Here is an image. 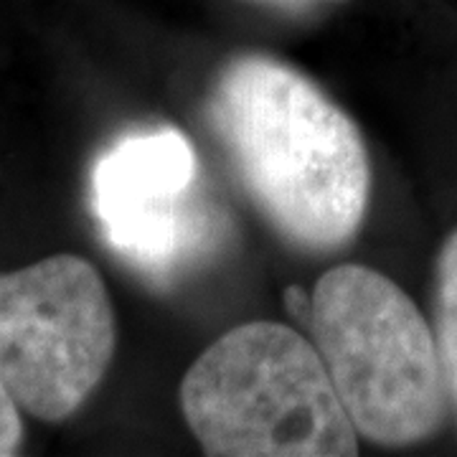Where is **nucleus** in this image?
I'll list each match as a JSON object with an SVG mask.
<instances>
[{
  "mask_svg": "<svg viewBox=\"0 0 457 457\" xmlns=\"http://www.w3.org/2000/svg\"><path fill=\"white\" fill-rule=\"evenodd\" d=\"M196 155L179 130L130 135L99 158L95 212L114 252L163 278L198 246L204 224L191 188Z\"/></svg>",
  "mask_w": 457,
  "mask_h": 457,
  "instance_id": "nucleus-5",
  "label": "nucleus"
},
{
  "mask_svg": "<svg viewBox=\"0 0 457 457\" xmlns=\"http://www.w3.org/2000/svg\"><path fill=\"white\" fill-rule=\"evenodd\" d=\"M209 120L254 206L285 242L326 254L363 224L371 165L356 122L293 66L264 54L231 59Z\"/></svg>",
  "mask_w": 457,
  "mask_h": 457,
  "instance_id": "nucleus-1",
  "label": "nucleus"
},
{
  "mask_svg": "<svg viewBox=\"0 0 457 457\" xmlns=\"http://www.w3.org/2000/svg\"><path fill=\"white\" fill-rule=\"evenodd\" d=\"M264 3H275V5H308V3H320V0H264Z\"/></svg>",
  "mask_w": 457,
  "mask_h": 457,
  "instance_id": "nucleus-9",
  "label": "nucleus"
},
{
  "mask_svg": "<svg viewBox=\"0 0 457 457\" xmlns=\"http://www.w3.org/2000/svg\"><path fill=\"white\" fill-rule=\"evenodd\" d=\"M435 338L447 392L457 407V228L442 245L435 267Z\"/></svg>",
  "mask_w": 457,
  "mask_h": 457,
  "instance_id": "nucleus-6",
  "label": "nucleus"
},
{
  "mask_svg": "<svg viewBox=\"0 0 457 457\" xmlns=\"http://www.w3.org/2000/svg\"><path fill=\"white\" fill-rule=\"evenodd\" d=\"M117 345L110 293L92 262L54 254L0 272V378L41 422L77 414Z\"/></svg>",
  "mask_w": 457,
  "mask_h": 457,
  "instance_id": "nucleus-4",
  "label": "nucleus"
},
{
  "mask_svg": "<svg viewBox=\"0 0 457 457\" xmlns=\"http://www.w3.org/2000/svg\"><path fill=\"white\" fill-rule=\"evenodd\" d=\"M312 341L356 432L381 447L432 437L447 414L437 338L394 279L341 264L311 297Z\"/></svg>",
  "mask_w": 457,
  "mask_h": 457,
  "instance_id": "nucleus-3",
  "label": "nucleus"
},
{
  "mask_svg": "<svg viewBox=\"0 0 457 457\" xmlns=\"http://www.w3.org/2000/svg\"><path fill=\"white\" fill-rule=\"evenodd\" d=\"M180 409L206 455H359V432L315 343L272 320L213 341L183 376Z\"/></svg>",
  "mask_w": 457,
  "mask_h": 457,
  "instance_id": "nucleus-2",
  "label": "nucleus"
},
{
  "mask_svg": "<svg viewBox=\"0 0 457 457\" xmlns=\"http://www.w3.org/2000/svg\"><path fill=\"white\" fill-rule=\"evenodd\" d=\"M23 420H21V407L11 389L0 378V457H11L21 453L23 447Z\"/></svg>",
  "mask_w": 457,
  "mask_h": 457,
  "instance_id": "nucleus-7",
  "label": "nucleus"
},
{
  "mask_svg": "<svg viewBox=\"0 0 457 457\" xmlns=\"http://www.w3.org/2000/svg\"><path fill=\"white\" fill-rule=\"evenodd\" d=\"M287 305L293 308V312L297 318H311V300H308V295L303 293V290H297V287H290L287 290Z\"/></svg>",
  "mask_w": 457,
  "mask_h": 457,
  "instance_id": "nucleus-8",
  "label": "nucleus"
}]
</instances>
